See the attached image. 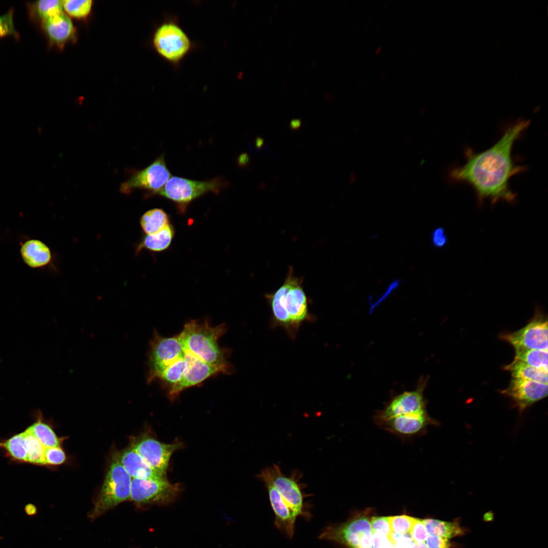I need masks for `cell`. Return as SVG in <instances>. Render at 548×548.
<instances>
[{
    "label": "cell",
    "mask_w": 548,
    "mask_h": 548,
    "mask_svg": "<svg viewBox=\"0 0 548 548\" xmlns=\"http://www.w3.org/2000/svg\"><path fill=\"white\" fill-rule=\"evenodd\" d=\"M529 124L528 120L517 121L507 127L496 143L483 152L466 150L465 163L451 170V180L471 186L479 204L486 199L492 203L499 201L515 202L516 195L510 189L509 180L524 171L525 167L516 164L512 150Z\"/></svg>",
    "instance_id": "cell-1"
},
{
    "label": "cell",
    "mask_w": 548,
    "mask_h": 548,
    "mask_svg": "<svg viewBox=\"0 0 548 548\" xmlns=\"http://www.w3.org/2000/svg\"><path fill=\"white\" fill-rule=\"evenodd\" d=\"M303 277L294 275L289 266L286 278L276 291L265 297L271 311L275 326L284 328L290 336L296 335L301 324L310 317L309 299L303 287Z\"/></svg>",
    "instance_id": "cell-2"
},
{
    "label": "cell",
    "mask_w": 548,
    "mask_h": 548,
    "mask_svg": "<svg viewBox=\"0 0 548 548\" xmlns=\"http://www.w3.org/2000/svg\"><path fill=\"white\" fill-rule=\"evenodd\" d=\"M227 330V325L223 323L212 326L208 319L191 320L178 335L185 350L207 363L221 368L228 374L233 370L227 360L229 352L218 344L219 339Z\"/></svg>",
    "instance_id": "cell-3"
},
{
    "label": "cell",
    "mask_w": 548,
    "mask_h": 548,
    "mask_svg": "<svg viewBox=\"0 0 548 548\" xmlns=\"http://www.w3.org/2000/svg\"><path fill=\"white\" fill-rule=\"evenodd\" d=\"M225 183L219 177L200 181L174 176L156 194L173 201L179 213L183 214L193 200L209 192L218 194Z\"/></svg>",
    "instance_id": "cell-4"
},
{
    "label": "cell",
    "mask_w": 548,
    "mask_h": 548,
    "mask_svg": "<svg viewBox=\"0 0 548 548\" xmlns=\"http://www.w3.org/2000/svg\"><path fill=\"white\" fill-rule=\"evenodd\" d=\"M153 45L164 60L178 64L191 51L192 43L187 33L175 20L162 22L155 30Z\"/></svg>",
    "instance_id": "cell-5"
},
{
    "label": "cell",
    "mask_w": 548,
    "mask_h": 548,
    "mask_svg": "<svg viewBox=\"0 0 548 548\" xmlns=\"http://www.w3.org/2000/svg\"><path fill=\"white\" fill-rule=\"evenodd\" d=\"M297 476V473L286 476L277 464L263 468L257 475L264 484L273 486L285 503L298 517L309 519L311 515L306 507L304 494Z\"/></svg>",
    "instance_id": "cell-6"
},
{
    "label": "cell",
    "mask_w": 548,
    "mask_h": 548,
    "mask_svg": "<svg viewBox=\"0 0 548 548\" xmlns=\"http://www.w3.org/2000/svg\"><path fill=\"white\" fill-rule=\"evenodd\" d=\"M131 477L117 458L112 463L92 512L97 517L119 503L130 499Z\"/></svg>",
    "instance_id": "cell-7"
},
{
    "label": "cell",
    "mask_w": 548,
    "mask_h": 548,
    "mask_svg": "<svg viewBox=\"0 0 548 548\" xmlns=\"http://www.w3.org/2000/svg\"><path fill=\"white\" fill-rule=\"evenodd\" d=\"M184 354L179 335L163 337L155 330L150 342L147 382L151 384L158 380L168 366Z\"/></svg>",
    "instance_id": "cell-8"
},
{
    "label": "cell",
    "mask_w": 548,
    "mask_h": 548,
    "mask_svg": "<svg viewBox=\"0 0 548 548\" xmlns=\"http://www.w3.org/2000/svg\"><path fill=\"white\" fill-rule=\"evenodd\" d=\"M370 520L365 516L355 518L336 526H329L319 538L341 544L350 548H372Z\"/></svg>",
    "instance_id": "cell-9"
},
{
    "label": "cell",
    "mask_w": 548,
    "mask_h": 548,
    "mask_svg": "<svg viewBox=\"0 0 548 548\" xmlns=\"http://www.w3.org/2000/svg\"><path fill=\"white\" fill-rule=\"evenodd\" d=\"M180 489L179 484L170 483L166 478H131L130 499L138 504H166L175 499Z\"/></svg>",
    "instance_id": "cell-10"
},
{
    "label": "cell",
    "mask_w": 548,
    "mask_h": 548,
    "mask_svg": "<svg viewBox=\"0 0 548 548\" xmlns=\"http://www.w3.org/2000/svg\"><path fill=\"white\" fill-rule=\"evenodd\" d=\"M373 421L381 429L405 440L422 436L430 425H438L426 410Z\"/></svg>",
    "instance_id": "cell-11"
},
{
    "label": "cell",
    "mask_w": 548,
    "mask_h": 548,
    "mask_svg": "<svg viewBox=\"0 0 548 548\" xmlns=\"http://www.w3.org/2000/svg\"><path fill=\"white\" fill-rule=\"evenodd\" d=\"M171 177L164 155H161L149 166L137 172L123 183L120 190L123 193L128 194L133 189L139 188L149 191L151 194H156Z\"/></svg>",
    "instance_id": "cell-12"
},
{
    "label": "cell",
    "mask_w": 548,
    "mask_h": 548,
    "mask_svg": "<svg viewBox=\"0 0 548 548\" xmlns=\"http://www.w3.org/2000/svg\"><path fill=\"white\" fill-rule=\"evenodd\" d=\"M502 337L514 347L515 351H547V319L539 312L525 327Z\"/></svg>",
    "instance_id": "cell-13"
},
{
    "label": "cell",
    "mask_w": 548,
    "mask_h": 548,
    "mask_svg": "<svg viewBox=\"0 0 548 548\" xmlns=\"http://www.w3.org/2000/svg\"><path fill=\"white\" fill-rule=\"evenodd\" d=\"M182 443L161 442L149 435H144L131 447L154 470L166 477L172 454L182 447Z\"/></svg>",
    "instance_id": "cell-14"
},
{
    "label": "cell",
    "mask_w": 548,
    "mask_h": 548,
    "mask_svg": "<svg viewBox=\"0 0 548 548\" xmlns=\"http://www.w3.org/2000/svg\"><path fill=\"white\" fill-rule=\"evenodd\" d=\"M184 351L187 361V368L182 380L168 391V397L171 400L176 399L183 391L199 386L209 378L219 373L226 374L221 368L207 363Z\"/></svg>",
    "instance_id": "cell-15"
},
{
    "label": "cell",
    "mask_w": 548,
    "mask_h": 548,
    "mask_svg": "<svg viewBox=\"0 0 548 548\" xmlns=\"http://www.w3.org/2000/svg\"><path fill=\"white\" fill-rule=\"evenodd\" d=\"M522 412L547 395V384L536 381L512 378L508 388L503 391Z\"/></svg>",
    "instance_id": "cell-16"
},
{
    "label": "cell",
    "mask_w": 548,
    "mask_h": 548,
    "mask_svg": "<svg viewBox=\"0 0 548 548\" xmlns=\"http://www.w3.org/2000/svg\"><path fill=\"white\" fill-rule=\"evenodd\" d=\"M423 392V386H421L414 391L404 392L397 395L382 410L376 412L373 417V420L426 411V403Z\"/></svg>",
    "instance_id": "cell-17"
},
{
    "label": "cell",
    "mask_w": 548,
    "mask_h": 548,
    "mask_svg": "<svg viewBox=\"0 0 548 548\" xmlns=\"http://www.w3.org/2000/svg\"><path fill=\"white\" fill-rule=\"evenodd\" d=\"M275 515L274 524L281 532L292 538L294 533L297 515L285 503L277 490L269 484H264Z\"/></svg>",
    "instance_id": "cell-18"
},
{
    "label": "cell",
    "mask_w": 548,
    "mask_h": 548,
    "mask_svg": "<svg viewBox=\"0 0 548 548\" xmlns=\"http://www.w3.org/2000/svg\"><path fill=\"white\" fill-rule=\"evenodd\" d=\"M117 458L131 478H166L153 469L132 447L123 451Z\"/></svg>",
    "instance_id": "cell-19"
},
{
    "label": "cell",
    "mask_w": 548,
    "mask_h": 548,
    "mask_svg": "<svg viewBox=\"0 0 548 548\" xmlns=\"http://www.w3.org/2000/svg\"><path fill=\"white\" fill-rule=\"evenodd\" d=\"M20 255L24 263L32 268L43 267L52 259L49 248L43 242L37 239H29L21 244Z\"/></svg>",
    "instance_id": "cell-20"
},
{
    "label": "cell",
    "mask_w": 548,
    "mask_h": 548,
    "mask_svg": "<svg viewBox=\"0 0 548 548\" xmlns=\"http://www.w3.org/2000/svg\"><path fill=\"white\" fill-rule=\"evenodd\" d=\"M42 26L50 41L58 45L68 40L74 32L71 19L63 13L44 20Z\"/></svg>",
    "instance_id": "cell-21"
},
{
    "label": "cell",
    "mask_w": 548,
    "mask_h": 548,
    "mask_svg": "<svg viewBox=\"0 0 548 548\" xmlns=\"http://www.w3.org/2000/svg\"><path fill=\"white\" fill-rule=\"evenodd\" d=\"M175 229L170 223L161 230L146 235L138 247V250L146 249L152 252H162L170 245L175 235Z\"/></svg>",
    "instance_id": "cell-22"
},
{
    "label": "cell",
    "mask_w": 548,
    "mask_h": 548,
    "mask_svg": "<svg viewBox=\"0 0 548 548\" xmlns=\"http://www.w3.org/2000/svg\"><path fill=\"white\" fill-rule=\"evenodd\" d=\"M422 521L429 535L449 539L464 533L462 527L455 522L432 519H424Z\"/></svg>",
    "instance_id": "cell-23"
},
{
    "label": "cell",
    "mask_w": 548,
    "mask_h": 548,
    "mask_svg": "<svg viewBox=\"0 0 548 548\" xmlns=\"http://www.w3.org/2000/svg\"><path fill=\"white\" fill-rule=\"evenodd\" d=\"M170 223L169 218L161 209H153L145 213L140 220V224L146 235L156 233Z\"/></svg>",
    "instance_id": "cell-24"
},
{
    "label": "cell",
    "mask_w": 548,
    "mask_h": 548,
    "mask_svg": "<svg viewBox=\"0 0 548 548\" xmlns=\"http://www.w3.org/2000/svg\"><path fill=\"white\" fill-rule=\"evenodd\" d=\"M505 369L510 372L512 378L547 383V371L533 368L514 360Z\"/></svg>",
    "instance_id": "cell-25"
},
{
    "label": "cell",
    "mask_w": 548,
    "mask_h": 548,
    "mask_svg": "<svg viewBox=\"0 0 548 548\" xmlns=\"http://www.w3.org/2000/svg\"><path fill=\"white\" fill-rule=\"evenodd\" d=\"M29 16L42 21L63 13L61 1L42 0L28 4Z\"/></svg>",
    "instance_id": "cell-26"
},
{
    "label": "cell",
    "mask_w": 548,
    "mask_h": 548,
    "mask_svg": "<svg viewBox=\"0 0 548 548\" xmlns=\"http://www.w3.org/2000/svg\"><path fill=\"white\" fill-rule=\"evenodd\" d=\"M187 361L185 357L179 358L168 366L158 380L161 385L169 389L177 384L182 379L187 368Z\"/></svg>",
    "instance_id": "cell-27"
},
{
    "label": "cell",
    "mask_w": 548,
    "mask_h": 548,
    "mask_svg": "<svg viewBox=\"0 0 548 548\" xmlns=\"http://www.w3.org/2000/svg\"><path fill=\"white\" fill-rule=\"evenodd\" d=\"M515 351V360L533 368L547 371V351L520 350Z\"/></svg>",
    "instance_id": "cell-28"
},
{
    "label": "cell",
    "mask_w": 548,
    "mask_h": 548,
    "mask_svg": "<svg viewBox=\"0 0 548 548\" xmlns=\"http://www.w3.org/2000/svg\"><path fill=\"white\" fill-rule=\"evenodd\" d=\"M28 429L40 441L45 448L60 446V441L51 428L47 424L38 421Z\"/></svg>",
    "instance_id": "cell-29"
},
{
    "label": "cell",
    "mask_w": 548,
    "mask_h": 548,
    "mask_svg": "<svg viewBox=\"0 0 548 548\" xmlns=\"http://www.w3.org/2000/svg\"><path fill=\"white\" fill-rule=\"evenodd\" d=\"M22 433L27 450V462L44 464L45 448L28 429Z\"/></svg>",
    "instance_id": "cell-30"
},
{
    "label": "cell",
    "mask_w": 548,
    "mask_h": 548,
    "mask_svg": "<svg viewBox=\"0 0 548 548\" xmlns=\"http://www.w3.org/2000/svg\"><path fill=\"white\" fill-rule=\"evenodd\" d=\"M13 459L27 462V450L23 433L16 434L2 444Z\"/></svg>",
    "instance_id": "cell-31"
},
{
    "label": "cell",
    "mask_w": 548,
    "mask_h": 548,
    "mask_svg": "<svg viewBox=\"0 0 548 548\" xmlns=\"http://www.w3.org/2000/svg\"><path fill=\"white\" fill-rule=\"evenodd\" d=\"M62 8L71 16L75 18H83L90 13L92 1L91 0H63L61 1Z\"/></svg>",
    "instance_id": "cell-32"
},
{
    "label": "cell",
    "mask_w": 548,
    "mask_h": 548,
    "mask_svg": "<svg viewBox=\"0 0 548 548\" xmlns=\"http://www.w3.org/2000/svg\"><path fill=\"white\" fill-rule=\"evenodd\" d=\"M391 531L400 534L409 532L414 518L407 515L388 517Z\"/></svg>",
    "instance_id": "cell-33"
},
{
    "label": "cell",
    "mask_w": 548,
    "mask_h": 548,
    "mask_svg": "<svg viewBox=\"0 0 548 548\" xmlns=\"http://www.w3.org/2000/svg\"><path fill=\"white\" fill-rule=\"evenodd\" d=\"M14 11L11 9L6 14L0 16V38L11 36L15 39L19 38L14 24Z\"/></svg>",
    "instance_id": "cell-34"
},
{
    "label": "cell",
    "mask_w": 548,
    "mask_h": 548,
    "mask_svg": "<svg viewBox=\"0 0 548 548\" xmlns=\"http://www.w3.org/2000/svg\"><path fill=\"white\" fill-rule=\"evenodd\" d=\"M65 460V455L60 447L45 448L44 464L59 465Z\"/></svg>",
    "instance_id": "cell-35"
},
{
    "label": "cell",
    "mask_w": 548,
    "mask_h": 548,
    "mask_svg": "<svg viewBox=\"0 0 548 548\" xmlns=\"http://www.w3.org/2000/svg\"><path fill=\"white\" fill-rule=\"evenodd\" d=\"M388 537L393 548H413L415 543L409 533L400 534L391 531Z\"/></svg>",
    "instance_id": "cell-36"
},
{
    "label": "cell",
    "mask_w": 548,
    "mask_h": 548,
    "mask_svg": "<svg viewBox=\"0 0 548 548\" xmlns=\"http://www.w3.org/2000/svg\"><path fill=\"white\" fill-rule=\"evenodd\" d=\"M372 533H379L388 536L391 529L388 517H373L370 520Z\"/></svg>",
    "instance_id": "cell-37"
},
{
    "label": "cell",
    "mask_w": 548,
    "mask_h": 548,
    "mask_svg": "<svg viewBox=\"0 0 548 548\" xmlns=\"http://www.w3.org/2000/svg\"><path fill=\"white\" fill-rule=\"evenodd\" d=\"M409 533L416 542H425L428 535L422 520L415 518Z\"/></svg>",
    "instance_id": "cell-38"
},
{
    "label": "cell",
    "mask_w": 548,
    "mask_h": 548,
    "mask_svg": "<svg viewBox=\"0 0 548 548\" xmlns=\"http://www.w3.org/2000/svg\"><path fill=\"white\" fill-rule=\"evenodd\" d=\"M431 243L436 248H442L446 246L448 242V236L444 229L442 227L435 228L431 234Z\"/></svg>",
    "instance_id": "cell-39"
},
{
    "label": "cell",
    "mask_w": 548,
    "mask_h": 548,
    "mask_svg": "<svg viewBox=\"0 0 548 548\" xmlns=\"http://www.w3.org/2000/svg\"><path fill=\"white\" fill-rule=\"evenodd\" d=\"M425 543L428 548H451L449 539L429 534Z\"/></svg>",
    "instance_id": "cell-40"
},
{
    "label": "cell",
    "mask_w": 548,
    "mask_h": 548,
    "mask_svg": "<svg viewBox=\"0 0 548 548\" xmlns=\"http://www.w3.org/2000/svg\"><path fill=\"white\" fill-rule=\"evenodd\" d=\"M372 548H393L389 538L386 535L379 534H372Z\"/></svg>",
    "instance_id": "cell-41"
},
{
    "label": "cell",
    "mask_w": 548,
    "mask_h": 548,
    "mask_svg": "<svg viewBox=\"0 0 548 548\" xmlns=\"http://www.w3.org/2000/svg\"><path fill=\"white\" fill-rule=\"evenodd\" d=\"M400 281L399 280H396L390 283V284L387 288L386 291L383 294L381 297H380L379 299L377 300V301H376L374 303L371 304L370 309V313L373 310L374 308H375L377 305H378L380 303H381L383 300H384L392 293V291H393L397 287H398L400 284Z\"/></svg>",
    "instance_id": "cell-42"
},
{
    "label": "cell",
    "mask_w": 548,
    "mask_h": 548,
    "mask_svg": "<svg viewBox=\"0 0 548 548\" xmlns=\"http://www.w3.org/2000/svg\"><path fill=\"white\" fill-rule=\"evenodd\" d=\"M250 158L249 155L246 153H243L238 157L237 162L241 167H244L248 165Z\"/></svg>",
    "instance_id": "cell-43"
},
{
    "label": "cell",
    "mask_w": 548,
    "mask_h": 548,
    "mask_svg": "<svg viewBox=\"0 0 548 548\" xmlns=\"http://www.w3.org/2000/svg\"><path fill=\"white\" fill-rule=\"evenodd\" d=\"M25 513L29 517H32L37 513V507L32 503H28L25 506L24 508Z\"/></svg>",
    "instance_id": "cell-44"
},
{
    "label": "cell",
    "mask_w": 548,
    "mask_h": 548,
    "mask_svg": "<svg viewBox=\"0 0 548 548\" xmlns=\"http://www.w3.org/2000/svg\"><path fill=\"white\" fill-rule=\"evenodd\" d=\"M302 124L300 119H292L289 124V128L292 130H296L300 128Z\"/></svg>",
    "instance_id": "cell-45"
},
{
    "label": "cell",
    "mask_w": 548,
    "mask_h": 548,
    "mask_svg": "<svg viewBox=\"0 0 548 548\" xmlns=\"http://www.w3.org/2000/svg\"><path fill=\"white\" fill-rule=\"evenodd\" d=\"M255 145L258 149H261L264 144V139L260 136H257L255 140Z\"/></svg>",
    "instance_id": "cell-46"
},
{
    "label": "cell",
    "mask_w": 548,
    "mask_h": 548,
    "mask_svg": "<svg viewBox=\"0 0 548 548\" xmlns=\"http://www.w3.org/2000/svg\"><path fill=\"white\" fill-rule=\"evenodd\" d=\"M413 548H428L425 542H416L413 546Z\"/></svg>",
    "instance_id": "cell-47"
},
{
    "label": "cell",
    "mask_w": 548,
    "mask_h": 548,
    "mask_svg": "<svg viewBox=\"0 0 548 548\" xmlns=\"http://www.w3.org/2000/svg\"><path fill=\"white\" fill-rule=\"evenodd\" d=\"M382 48L381 47H378L375 50V53L379 54L382 51Z\"/></svg>",
    "instance_id": "cell-48"
}]
</instances>
